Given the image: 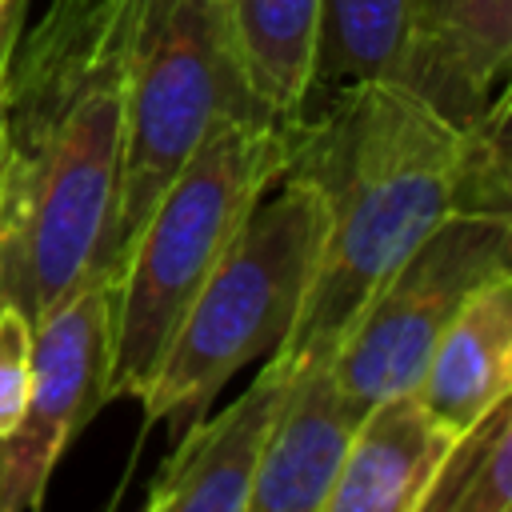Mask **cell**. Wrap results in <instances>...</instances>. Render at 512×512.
<instances>
[{"label":"cell","mask_w":512,"mask_h":512,"mask_svg":"<svg viewBox=\"0 0 512 512\" xmlns=\"http://www.w3.org/2000/svg\"><path fill=\"white\" fill-rule=\"evenodd\" d=\"M136 8L52 0L28 36L20 28L0 84V296L32 324L84 280L108 276Z\"/></svg>","instance_id":"cell-1"},{"label":"cell","mask_w":512,"mask_h":512,"mask_svg":"<svg viewBox=\"0 0 512 512\" xmlns=\"http://www.w3.org/2000/svg\"><path fill=\"white\" fill-rule=\"evenodd\" d=\"M288 172L312 180L324 200L316 272L276 348L300 372L328 364L380 280L460 212V128L404 84H352L304 116Z\"/></svg>","instance_id":"cell-2"},{"label":"cell","mask_w":512,"mask_h":512,"mask_svg":"<svg viewBox=\"0 0 512 512\" xmlns=\"http://www.w3.org/2000/svg\"><path fill=\"white\" fill-rule=\"evenodd\" d=\"M304 120H216L136 232L112 300L108 400H140L208 272L288 172Z\"/></svg>","instance_id":"cell-3"},{"label":"cell","mask_w":512,"mask_h":512,"mask_svg":"<svg viewBox=\"0 0 512 512\" xmlns=\"http://www.w3.org/2000/svg\"><path fill=\"white\" fill-rule=\"evenodd\" d=\"M272 188L208 272L140 396L144 420H164L172 444L212 412L220 388L244 364L268 360L284 344L308 296L324 240V200L312 180L292 172Z\"/></svg>","instance_id":"cell-4"},{"label":"cell","mask_w":512,"mask_h":512,"mask_svg":"<svg viewBox=\"0 0 512 512\" xmlns=\"http://www.w3.org/2000/svg\"><path fill=\"white\" fill-rule=\"evenodd\" d=\"M228 116L272 112L244 88L224 0H140L124 76V140L108 244L112 284L172 176L204 132Z\"/></svg>","instance_id":"cell-5"},{"label":"cell","mask_w":512,"mask_h":512,"mask_svg":"<svg viewBox=\"0 0 512 512\" xmlns=\"http://www.w3.org/2000/svg\"><path fill=\"white\" fill-rule=\"evenodd\" d=\"M504 276H512V216L448 212L380 280L328 356L348 412L360 416L396 392H412L460 304Z\"/></svg>","instance_id":"cell-6"},{"label":"cell","mask_w":512,"mask_h":512,"mask_svg":"<svg viewBox=\"0 0 512 512\" xmlns=\"http://www.w3.org/2000/svg\"><path fill=\"white\" fill-rule=\"evenodd\" d=\"M112 300L116 284L92 276L36 320L32 388L16 428L0 436V512H40L56 460L108 404Z\"/></svg>","instance_id":"cell-7"},{"label":"cell","mask_w":512,"mask_h":512,"mask_svg":"<svg viewBox=\"0 0 512 512\" xmlns=\"http://www.w3.org/2000/svg\"><path fill=\"white\" fill-rule=\"evenodd\" d=\"M292 364L272 352L256 380L224 408L192 424L152 480L144 512H240L256 456L292 384Z\"/></svg>","instance_id":"cell-8"},{"label":"cell","mask_w":512,"mask_h":512,"mask_svg":"<svg viewBox=\"0 0 512 512\" xmlns=\"http://www.w3.org/2000/svg\"><path fill=\"white\" fill-rule=\"evenodd\" d=\"M512 64V0H412L400 84L456 128L472 124Z\"/></svg>","instance_id":"cell-9"},{"label":"cell","mask_w":512,"mask_h":512,"mask_svg":"<svg viewBox=\"0 0 512 512\" xmlns=\"http://www.w3.org/2000/svg\"><path fill=\"white\" fill-rule=\"evenodd\" d=\"M452 436L424 412L416 392L364 408L336 456L320 512H412Z\"/></svg>","instance_id":"cell-10"},{"label":"cell","mask_w":512,"mask_h":512,"mask_svg":"<svg viewBox=\"0 0 512 512\" xmlns=\"http://www.w3.org/2000/svg\"><path fill=\"white\" fill-rule=\"evenodd\" d=\"M352 420L328 364L300 368L256 456L240 512H320Z\"/></svg>","instance_id":"cell-11"},{"label":"cell","mask_w":512,"mask_h":512,"mask_svg":"<svg viewBox=\"0 0 512 512\" xmlns=\"http://www.w3.org/2000/svg\"><path fill=\"white\" fill-rule=\"evenodd\" d=\"M412 392L448 436L468 432L492 404L512 396V276L460 304Z\"/></svg>","instance_id":"cell-12"},{"label":"cell","mask_w":512,"mask_h":512,"mask_svg":"<svg viewBox=\"0 0 512 512\" xmlns=\"http://www.w3.org/2000/svg\"><path fill=\"white\" fill-rule=\"evenodd\" d=\"M228 36L252 100L276 120H304L320 40V0H224Z\"/></svg>","instance_id":"cell-13"},{"label":"cell","mask_w":512,"mask_h":512,"mask_svg":"<svg viewBox=\"0 0 512 512\" xmlns=\"http://www.w3.org/2000/svg\"><path fill=\"white\" fill-rule=\"evenodd\" d=\"M412 36V0H320L312 96L352 84H400Z\"/></svg>","instance_id":"cell-14"},{"label":"cell","mask_w":512,"mask_h":512,"mask_svg":"<svg viewBox=\"0 0 512 512\" xmlns=\"http://www.w3.org/2000/svg\"><path fill=\"white\" fill-rule=\"evenodd\" d=\"M412 512H512V396L452 436Z\"/></svg>","instance_id":"cell-15"},{"label":"cell","mask_w":512,"mask_h":512,"mask_svg":"<svg viewBox=\"0 0 512 512\" xmlns=\"http://www.w3.org/2000/svg\"><path fill=\"white\" fill-rule=\"evenodd\" d=\"M512 96L500 88L492 104L460 128V212L512 216V152H508Z\"/></svg>","instance_id":"cell-16"},{"label":"cell","mask_w":512,"mask_h":512,"mask_svg":"<svg viewBox=\"0 0 512 512\" xmlns=\"http://www.w3.org/2000/svg\"><path fill=\"white\" fill-rule=\"evenodd\" d=\"M32 332L28 312L0 296V436H8L24 412L32 388Z\"/></svg>","instance_id":"cell-17"},{"label":"cell","mask_w":512,"mask_h":512,"mask_svg":"<svg viewBox=\"0 0 512 512\" xmlns=\"http://www.w3.org/2000/svg\"><path fill=\"white\" fill-rule=\"evenodd\" d=\"M24 8H28V0H4L0 4V84H4V72H8L12 48H16V36L24 28Z\"/></svg>","instance_id":"cell-18"},{"label":"cell","mask_w":512,"mask_h":512,"mask_svg":"<svg viewBox=\"0 0 512 512\" xmlns=\"http://www.w3.org/2000/svg\"><path fill=\"white\" fill-rule=\"evenodd\" d=\"M4 160H8V140H4V120H0V184H4Z\"/></svg>","instance_id":"cell-19"},{"label":"cell","mask_w":512,"mask_h":512,"mask_svg":"<svg viewBox=\"0 0 512 512\" xmlns=\"http://www.w3.org/2000/svg\"><path fill=\"white\" fill-rule=\"evenodd\" d=\"M0 4H4V0H0Z\"/></svg>","instance_id":"cell-20"}]
</instances>
